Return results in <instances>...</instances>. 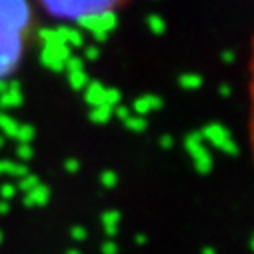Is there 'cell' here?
<instances>
[{"label": "cell", "instance_id": "ba28073f", "mask_svg": "<svg viewBox=\"0 0 254 254\" xmlns=\"http://www.w3.org/2000/svg\"><path fill=\"white\" fill-rule=\"evenodd\" d=\"M84 100L96 108V106H104L106 104V88L98 82V80H90L88 86L84 88Z\"/></svg>", "mask_w": 254, "mask_h": 254}, {"label": "cell", "instance_id": "3957f363", "mask_svg": "<svg viewBox=\"0 0 254 254\" xmlns=\"http://www.w3.org/2000/svg\"><path fill=\"white\" fill-rule=\"evenodd\" d=\"M116 22H118V16H116V10H108V12H98V14H90L86 18H82L78 22L80 28L88 30L92 34L94 40L102 42L110 36V32L116 28Z\"/></svg>", "mask_w": 254, "mask_h": 254}, {"label": "cell", "instance_id": "e0dca14e", "mask_svg": "<svg viewBox=\"0 0 254 254\" xmlns=\"http://www.w3.org/2000/svg\"><path fill=\"white\" fill-rule=\"evenodd\" d=\"M68 80H70V86L74 88V90H82V88H86L88 86V82H90V78H88V74L82 70V72H70L68 74Z\"/></svg>", "mask_w": 254, "mask_h": 254}, {"label": "cell", "instance_id": "5b68a950", "mask_svg": "<svg viewBox=\"0 0 254 254\" xmlns=\"http://www.w3.org/2000/svg\"><path fill=\"white\" fill-rule=\"evenodd\" d=\"M200 136H202V140L210 142L212 146H216L218 150H222L226 154H236L238 152V144L232 140L228 128L222 126V124H216V122L206 124L204 128L200 130Z\"/></svg>", "mask_w": 254, "mask_h": 254}, {"label": "cell", "instance_id": "7a4b0ae2", "mask_svg": "<svg viewBox=\"0 0 254 254\" xmlns=\"http://www.w3.org/2000/svg\"><path fill=\"white\" fill-rule=\"evenodd\" d=\"M120 2H42V10L56 20H70L80 22L82 18L98 12L118 10Z\"/></svg>", "mask_w": 254, "mask_h": 254}, {"label": "cell", "instance_id": "d4e9b609", "mask_svg": "<svg viewBox=\"0 0 254 254\" xmlns=\"http://www.w3.org/2000/svg\"><path fill=\"white\" fill-rule=\"evenodd\" d=\"M16 156H18L20 160H30V158L34 156V150H32L30 144H18V148H16Z\"/></svg>", "mask_w": 254, "mask_h": 254}, {"label": "cell", "instance_id": "d6a6232c", "mask_svg": "<svg viewBox=\"0 0 254 254\" xmlns=\"http://www.w3.org/2000/svg\"><path fill=\"white\" fill-rule=\"evenodd\" d=\"M172 144H174V138H172L170 134H164V136L160 138V146H162V148H172Z\"/></svg>", "mask_w": 254, "mask_h": 254}, {"label": "cell", "instance_id": "1f68e13d", "mask_svg": "<svg viewBox=\"0 0 254 254\" xmlns=\"http://www.w3.org/2000/svg\"><path fill=\"white\" fill-rule=\"evenodd\" d=\"M220 60L224 62V64H232V62H234V52L232 50H224L220 54Z\"/></svg>", "mask_w": 254, "mask_h": 254}, {"label": "cell", "instance_id": "ffe728a7", "mask_svg": "<svg viewBox=\"0 0 254 254\" xmlns=\"http://www.w3.org/2000/svg\"><path fill=\"white\" fill-rule=\"evenodd\" d=\"M38 184H40V182H38V176H34V174H26L24 178L18 180V186H16V188L22 190V192L26 194V192H30L32 188H36Z\"/></svg>", "mask_w": 254, "mask_h": 254}, {"label": "cell", "instance_id": "d590c367", "mask_svg": "<svg viewBox=\"0 0 254 254\" xmlns=\"http://www.w3.org/2000/svg\"><path fill=\"white\" fill-rule=\"evenodd\" d=\"M146 240H148V238H146V234H136V238H134V242H136V244H140V246H142V244H146Z\"/></svg>", "mask_w": 254, "mask_h": 254}, {"label": "cell", "instance_id": "f35d334b", "mask_svg": "<svg viewBox=\"0 0 254 254\" xmlns=\"http://www.w3.org/2000/svg\"><path fill=\"white\" fill-rule=\"evenodd\" d=\"M66 254H82V252H78V250H68Z\"/></svg>", "mask_w": 254, "mask_h": 254}, {"label": "cell", "instance_id": "4fadbf2b", "mask_svg": "<svg viewBox=\"0 0 254 254\" xmlns=\"http://www.w3.org/2000/svg\"><path fill=\"white\" fill-rule=\"evenodd\" d=\"M18 122L12 118V116H8V114H4L2 110H0V130H2L6 136H16V132H18Z\"/></svg>", "mask_w": 254, "mask_h": 254}, {"label": "cell", "instance_id": "4316f807", "mask_svg": "<svg viewBox=\"0 0 254 254\" xmlns=\"http://www.w3.org/2000/svg\"><path fill=\"white\" fill-rule=\"evenodd\" d=\"M64 170H66V172H70V174H74V172H78V170H80V162H78L76 158H68V160L64 162Z\"/></svg>", "mask_w": 254, "mask_h": 254}, {"label": "cell", "instance_id": "52a82bcc", "mask_svg": "<svg viewBox=\"0 0 254 254\" xmlns=\"http://www.w3.org/2000/svg\"><path fill=\"white\" fill-rule=\"evenodd\" d=\"M56 34H58V40L62 44H66L70 50L72 48H78L84 44V36L78 28H72V26H58L56 28Z\"/></svg>", "mask_w": 254, "mask_h": 254}, {"label": "cell", "instance_id": "f1b7e54d", "mask_svg": "<svg viewBox=\"0 0 254 254\" xmlns=\"http://www.w3.org/2000/svg\"><path fill=\"white\" fill-rule=\"evenodd\" d=\"M102 254H118V246L114 240H106L102 244Z\"/></svg>", "mask_w": 254, "mask_h": 254}, {"label": "cell", "instance_id": "4dcf8cb0", "mask_svg": "<svg viewBox=\"0 0 254 254\" xmlns=\"http://www.w3.org/2000/svg\"><path fill=\"white\" fill-rule=\"evenodd\" d=\"M84 56H86L88 60H96V58L100 56V50H98L94 44H92V46H86V48H84Z\"/></svg>", "mask_w": 254, "mask_h": 254}, {"label": "cell", "instance_id": "6da1fadb", "mask_svg": "<svg viewBox=\"0 0 254 254\" xmlns=\"http://www.w3.org/2000/svg\"><path fill=\"white\" fill-rule=\"evenodd\" d=\"M32 8L22 0H0V80L12 76L22 60Z\"/></svg>", "mask_w": 254, "mask_h": 254}, {"label": "cell", "instance_id": "ab89813d", "mask_svg": "<svg viewBox=\"0 0 254 254\" xmlns=\"http://www.w3.org/2000/svg\"><path fill=\"white\" fill-rule=\"evenodd\" d=\"M4 146V136H0V148Z\"/></svg>", "mask_w": 254, "mask_h": 254}, {"label": "cell", "instance_id": "8d00e7d4", "mask_svg": "<svg viewBox=\"0 0 254 254\" xmlns=\"http://www.w3.org/2000/svg\"><path fill=\"white\" fill-rule=\"evenodd\" d=\"M8 90V80H0V96Z\"/></svg>", "mask_w": 254, "mask_h": 254}, {"label": "cell", "instance_id": "8fae6325", "mask_svg": "<svg viewBox=\"0 0 254 254\" xmlns=\"http://www.w3.org/2000/svg\"><path fill=\"white\" fill-rule=\"evenodd\" d=\"M18 176L24 178L28 174L26 166L22 162H14V160H0V176Z\"/></svg>", "mask_w": 254, "mask_h": 254}, {"label": "cell", "instance_id": "9c48e42d", "mask_svg": "<svg viewBox=\"0 0 254 254\" xmlns=\"http://www.w3.org/2000/svg\"><path fill=\"white\" fill-rule=\"evenodd\" d=\"M160 106H162V98H160V96H156V94H146V96H140V98L134 100L132 110L136 112L134 116H142V118H144V114H148V112H152V110H158Z\"/></svg>", "mask_w": 254, "mask_h": 254}, {"label": "cell", "instance_id": "484cf974", "mask_svg": "<svg viewBox=\"0 0 254 254\" xmlns=\"http://www.w3.org/2000/svg\"><path fill=\"white\" fill-rule=\"evenodd\" d=\"M14 194H16V186L14 184H2V186H0V196H2L4 202L8 198H12Z\"/></svg>", "mask_w": 254, "mask_h": 254}, {"label": "cell", "instance_id": "603a6c76", "mask_svg": "<svg viewBox=\"0 0 254 254\" xmlns=\"http://www.w3.org/2000/svg\"><path fill=\"white\" fill-rule=\"evenodd\" d=\"M120 98H122V94H120L118 88H106V106H110V108L118 106Z\"/></svg>", "mask_w": 254, "mask_h": 254}, {"label": "cell", "instance_id": "ac0fdd59", "mask_svg": "<svg viewBox=\"0 0 254 254\" xmlns=\"http://www.w3.org/2000/svg\"><path fill=\"white\" fill-rule=\"evenodd\" d=\"M124 124H126V128L132 130V132H142V130H146V120H144L142 116L130 114L128 118L124 120Z\"/></svg>", "mask_w": 254, "mask_h": 254}, {"label": "cell", "instance_id": "5bb4252c", "mask_svg": "<svg viewBox=\"0 0 254 254\" xmlns=\"http://www.w3.org/2000/svg\"><path fill=\"white\" fill-rule=\"evenodd\" d=\"M22 104V92L20 90H6L0 96V110L2 108H14Z\"/></svg>", "mask_w": 254, "mask_h": 254}, {"label": "cell", "instance_id": "8992f818", "mask_svg": "<svg viewBox=\"0 0 254 254\" xmlns=\"http://www.w3.org/2000/svg\"><path fill=\"white\" fill-rule=\"evenodd\" d=\"M70 56H72V50L58 40V42L44 44V48L40 52V62H42V66L60 72V70H64V64Z\"/></svg>", "mask_w": 254, "mask_h": 254}, {"label": "cell", "instance_id": "83f0119b", "mask_svg": "<svg viewBox=\"0 0 254 254\" xmlns=\"http://www.w3.org/2000/svg\"><path fill=\"white\" fill-rule=\"evenodd\" d=\"M70 236H72L74 240L82 242V240H86V230H84L82 226H74V228L70 230Z\"/></svg>", "mask_w": 254, "mask_h": 254}, {"label": "cell", "instance_id": "277c9868", "mask_svg": "<svg viewBox=\"0 0 254 254\" xmlns=\"http://www.w3.org/2000/svg\"><path fill=\"white\" fill-rule=\"evenodd\" d=\"M184 146L186 150L192 156V162H194V168L200 172V174H208L210 168H212V154L210 150L206 148L200 132H190L186 138H184Z\"/></svg>", "mask_w": 254, "mask_h": 254}, {"label": "cell", "instance_id": "e575fe53", "mask_svg": "<svg viewBox=\"0 0 254 254\" xmlns=\"http://www.w3.org/2000/svg\"><path fill=\"white\" fill-rule=\"evenodd\" d=\"M8 210H10L8 202H4V200H0V214H8Z\"/></svg>", "mask_w": 254, "mask_h": 254}, {"label": "cell", "instance_id": "44dd1931", "mask_svg": "<svg viewBox=\"0 0 254 254\" xmlns=\"http://www.w3.org/2000/svg\"><path fill=\"white\" fill-rule=\"evenodd\" d=\"M146 22H148V28L152 30V34H164V30H166V22L162 20V16H158V14H150Z\"/></svg>", "mask_w": 254, "mask_h": 254}, {"label": "cell", "instance_id": "836d02e7", "mask_svg": "<svg viewBox=\"0 0 254 254\" xmlns=\"http://www.w3.org/2000/svg\"><path fill=\"white\" fill-rule=\"evenodd\" d=\"M218 92H220V94H222V96H224V98H228V96H230V92H232V90H230V86H226V84H222V86H220V88H218Z\"/></svg>", "mask_w": 254, "mask_h": 254}, {"label": "cell", "instance_id": "2e32d148", "mask_svg": "<svg viewBox=\"0 0 254 254\" xmlns=\"http://www.w3.org/2000/svg\"><path fill=\"white\" fill-rule=\"evenodd\" d=\"M14 138H16L20 144H30L32 138H34V126H30V124H20V126H18V132H16Z\"/></svg>", "mask_w": 254, "mask_h": 254}, {"label": "cell", "instance_id": "7402d4cb", "mask_svg": "<svg viewBox=\"0 0 254 254\" xmlns=\"http://www.w3.org/2000/svg\"><path fill=\"white\" fill-rule=\"evenodd\" d=\"M64 68L68 70V74H70V72H82V70H84V60L78 58V56H70V58L66 60Z\"/></svg>", "mask_w": 254, "mask_h": 254}, {"label": "cell", "instance_id": "cb8c5ba5", "mask_svg": "<svg viewBox=\"0 0 254 254\" xmlns=\"http://www.w3.org/2000/svg\"><path fill=\"white\" fill-rule=\"evenodd\" d=\"M100 182H102V186H104V188H114V186H116V182H118V176H116V172L106 170V172H102Z\"/></svg>", "mask_w": 254, "mask_h": 254}, {"label": "cell", "instance_id": "9a60e30c", "mask_svg": "<svg viewBox=\"0 0 254 254\" xmlns=\"http://www.w3.org/2000/svg\"><path fill=\"white\" fill-rule=\"evenodd\" d=\"M88 116H90V120H92L94 124H104V122H108L114 114H112V108L104 104V106H96V108H92Z\"/></svg>", "mask_w": 254, "mask_h": 254}, {"label": "cell", "instance_id": "d6986e66", "mask_svg": "<svg viewBox=\"0 0 254 254\" xmlns=\"http://www.w3.org/2000/svg\"><path fill=\"white\" fill-rule=\"evenodd\" d=\"M178 82H180L182 88H188V90L190 88H198L202 84V76L200 74H182Z\"/></svg>", "mask_w": 254, "mask_h": 254}, {"label": "cell", "instance_id": "7c38bea8", "mask_svg": "<svg viewBox=\"0 0 254 254\" xmlns=\"http://www.w3.org/2000/svg\"><path fill=\"white\" fill-rule=\"evenodd\" d=\"M118 222H120V212L118 210H106L104 214H102V226H104V230H106V234L112 238V236H116V232H118Z\"/></svg>", "mask_w": 254, "mask_h": 254}, {"label": "cell", "instance_id": "f546056e", "mask_svg": "<svg viewBox=\"0 0 254 254\" xmlns=\"http://www.w3.org/2000/svg\"><path fill=\"white\" fill-rule=\"evenodd\" d=\"M112 114H116L118 118L126 120V118L130 116V108H128V106H116V108H112Z\"/></svg>", "mask_w": 254, "mask_h": 254}, {"label": "cell", "instance_id": "74e56055", "mask_svg": "<svg viewBox=\"0 0 254 254\" xmlns=\"http://www.w3.org/2000/svg\"><path fill=\"white\" fill-rule=\"evenodd\" d=\"M202 254H216V250L210 248V246H206V248H202Z\"/></svg>", "mask_w": 254, "mask_h": 254}, {"label": "cell", "instance_id": "30bf717a", "mask_svg": "<svg viewBox=\"0 0 254 254\" xmlns=\"http://www.w3.org/2000/svg\"><path fill=\"white\" fill-rule=\"evenodd\" d=\"M50 200V190L42 184H38L36 188H32L30 192L24 194V206H42Z\"/></svg>", "mask_w": 254, "mask_h": 254}, {"label": "cell", "instance_id": "60d3db41", "mask_svg": "<svg viewBox=\"0 0 254 254\" xmlns=\"http://www.w3.org/2000/svg\"><path fill=\"white\" fill-rule=\"evenodd\" d=\"M0 242H2V232H0Z\"/></svg>", "mask_w": 254, "mask_h": 254}]
</instances>
